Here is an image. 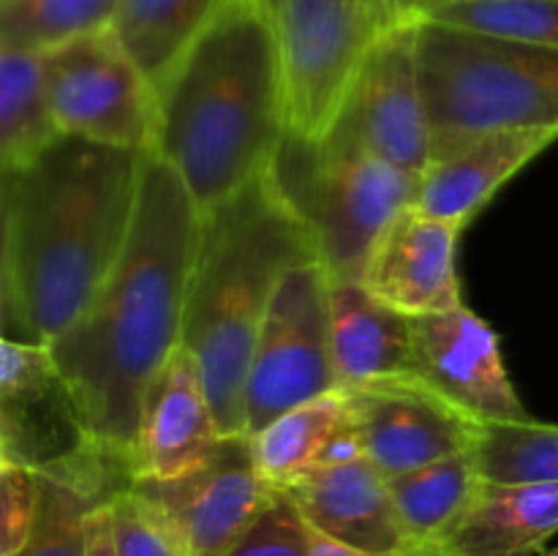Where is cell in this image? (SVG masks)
Instances as JSON below:
<instances>
[{"label":"cell","instance_id":"obj_1","mask_svg":"<svg viewBox=\"0 0 558 556\" xmlns=\"http://www.w3.org/2000/svg\"><path fill=\"white\" fill-rule=\"evenodd\" d=\"M147 153L60 134L0 169L3 338L47 347L85 314L125 249Z\"/></svg>","mask_w":558,"mask_h":556},{"label":"cell","instance_id":"obj_2","mask_svg":"<svg viewBox=\"0 0 558 556\" xmlns=\"http://www.w3.org/2000/svg\"><path fill=\"white\" fill-rule=\"evenodd\" d=\"M199 218L178 172L147 153L118 265L85 314L47 343L93 439L129 463L147 387L183 343Z\"/></svg>","mask_w":558,"mask_h":556},{"label":"cell","instance_id":"obj_3","mask_svg":"<svg viewBox=\"0 0 558 556\" xmlns=\"http://www.w3.org/2000/svg\"><path fill=\"white\" fill-rule=\"evenodd\" d=\"M287 131L270 20L259 0H229L156 90L150 153L207 210L267 174Z\"/></svg>","mask_w":558,"mask_h":556},{"label":"cell","instance_id":"obj_4","mask_svg":"<svg viewBox=\"0 0 558 556\" xmlns=\"http://www.w3.org/2000/svg\"><path fill=\"white\" fill-rule=\"evenodd\" d=\"M305 262H319L316 245L270 174L202 210L183 347L223 436L245 434L243 385L256 336L281 278Z\"/></svg>","mask_w":558,"mask_h":556},{"label":"cell","instance_id":"obj_5","mask_svg":"<svg viewBox=\"0 0 558 556\" xmlns=\"http://www.w3.org/2000/svg\"><path fill=\"white\" fill-rule=\"evenodd\" d=\"M430 164L496 131H558V47L417 20Z\"/></svg>","mask_w":558,"mask_h":556},{"label":"cell","instance_id":"obj_6","mask_svg":"<svg viewBox=\"0 0 558 556\" xmlns=\"http://www.w3.org/2000/svg\"><path fill=\"white\" fill-rule=\"evenodd\" d=\"M267 174L308 229L332 281H363L371 254L417 202L423 180L365 153L327 150L294 131L283 134Z\"/></svg>","mask_w":558,"mask_h":556},{"label":"cell","instance_id":"obj_7","mask_svg":"<svg viewBox=\"0 0 558 556\" xmlns=\"http://www.w3.org/2000/svg\"><path fill=\"white\" fill-rule=\"evenodd\" d=\"M276 36L289 131L319 142L376 38L396 25L385 0H259Z\"/></svg>","mask_w":558,"mask_h":556},{"label":"cell","instance_id":"obj_8","mask_svg":"<svg viewBox=\"0 0 558 556\" xmlns=\"http://www.w3.org/2000/svg\"><path fill=\"white\" fill-rule=\"evenodd\" d=\"M330 283L322 262L292 267L278 283L245 374V436L341 387L332 354Z\"/></svg>","mask_w":558,"mask_h":556},{"label":"cell","instance_id":"obj_9","mask_svg":"<svg viewBox=\"0 0 558 556\" xmlns=\"http://www.w3.org/2000/svg\"><path fill=\"white\" fill-rule=\"evenodd\" d=\"M129 488L180 556H229L283 496L259 474L245 434L223 436L194 472L131 480Z\"/></svg>","mask_w":558,"mask_h":556},{"label":"cell","instance_id":"obj_10","mask_svg":"<svg viewBox=\"0 0 558 556\" xmlns=\"http://www.w3.org/2000/svg\"><path fill=\"white\" fill-rule=\"evenodd\" d=\"M423 178L430 167V123L417 69V20L387 27L360 63L347 98L319 140Z\"/></svg>","mask_w":558,"mask_h":556},{"label":"cell","instance_id":"obj_11","mask_svg":"<svg viewBox=\"0 0 558 556\" xmlns=\"http://www.w3.org/2000/svg\"><path fill=\"white\" fill-rule=\"evenodd\" d=\"M60 134L153 150L156 90L109 31L44 52Z\"/></svg>","mask_w":558,"mask_h":556},{"label":"cell","instance_id":"obj_12","mask_svg":"<svg viewBox=\"0 0 558 556\" xmlns=\"http://www.w3.org/2000/svg\"><path fill=\"white\" fill-rule=\"evenodd\" d=\"M412 374L480 428L532 420L507 376L494 327L466 305L412 316Z\"/></svg>","mask_w":558,"mask_h":556},{"label":"cell","instance_id":"obj_13","mask_svg":"<svg viewBox=\"0 0 558 556\" xmlns=\"http://www.w3.org/2000/svg\"><path fill=\"white\" fill-rule=\"evenodd\" d=\"M93 447L49 347L0 338V463L41 472Z\"/></svg>","mask_w":558,"mask_h":556},{"label":"cell","instance_id":"obj_14","mask_svg":"<svg viewBox=\"0 0 558 556\" xmlns=\"http://www.w3.org/2000/svg\"><path fill=\"white\" fill-rule=\"evenodd\" d=\"M357 414L365 456L385 478L472 452L483 428L441 401L417 376L343 387Z\"/></svg>","mask_w":558,"mask_h":556},{"label":"cell","instance_id":"obj_15","mask_svg":"<svg viewBox=\"0 0 558 556\" xmlns=\"http://www.w3.org/2000/svg\"><path fill=\"white\" fill-rule=\"evenodd\" d=\"M221 442L223 434L196 360L180 343L145 392L131 474L134 480L180 478L199 469Z\"/></svg>","mask_w":558,"mask_h":556},{"label":"cell","instance_id":"obj_16","mask_svg":"<svg viewBox=\"0 0 558 556\" xmlns=\"http://www.w3.org/2000/svg\"><path fill=\"white\" fill-rule=\"evenodd\" d=\"M461 227L407 207L374 249L363 283L407 316L458 309L456 240Z\"/></svg>","mask_w":558,"mask_h":556},{"label":"cell","instance_id":"obj_17","mask_svg":"<svg viewBox=\"0 0 558 556\" xmlns=\"http://www.w3.org/2000/svg\"><path fill=\"white\" fill-rule=\"evenodd\" d=\"M283 494L298 505L311 529L338 543L385 556L412 551L398 521L387 478L368 456L316 469L287 485Z\"/></svg>","mask_w":558,"mask_h":556},{"label":"cell","instance_id":"obj_18","mask_svg":"<svg viewBox=\"0 0 558 556\" xmlns=\"http://www.w3.org/2000/svg\"><path fill=\"white\" fill-rule=\"evenodd\" d=\"M38 512L16 556H87L90 518L134 480L129 458L104 447L36 472Z\"/></svg>","mask_w":558,"mask_h":556},{"label":"cell","instance_id":"obj_19","mask_svg":"<svg viewBox=\"0 0 558 556\" xmlns=\"http://www.w3.org/2000/svg\"><path fill=\"white\" fill-rule=\"evenodd\" d=\"M556 140L558 131L554 129L496 131L480 136L452 156L430 164L420 180L414 207L463 229L512 174L521 172Z\"/></svg>","mask_w":558,"mask_h":556},{"label":"cell","instance_id":"obj_20","mask_svg":"<svg viewBox=\"0 0 558 556\" xmlns=\"http://www.w3.org/2000/svg\"><path fill=\"white\" fill-rule=\"evenodd\" d=\"M248 439L259 474L281 491L316 469L365 456L357 414L343 387L289 409Z\"/></svg>","mask_w":558,"mask_h":556},{"label":"cell","instance_id":"obj_21","mask_svg":"<svg viewBox=\"0 0 558 556\" xmlns=\"http://www.w3.org/2000/svg\"><path fill=\"white\" fill-rule=\"evenodd\" d=\"M330 311L338 385L414 376L412 316L376 298L363 281H332Z\"/></svg>","mask_w":558,"mask_h":556},{"label":"cell","instance_id":"obj_22","mask_svg":"<svg viewBox=\"0 0 558 556\" xmlns=\"http://www.w3.org/2000/svg\"><path fill=\"white\" fill-rule=\"evenodd\" d=\"M554 534H558V480H483L474 505L439 548L452 556H539Z\"/></svg>","mask_w":558,"mask_h":556},{"label":"cell","instance_id":"obj_23","mask_svg":"<svg viewBox=\"0 0 558 556\" xmlns=\"http://www.w3.org/2000/svg\"><path fill=\"white\" fill-rule=\"evenodd\" d=\"M387 485L412 551L439 548L477 499L483 474L472 450L387 478Z\"/></svg>","mask_w":558,"mask_h":556},{"label":"cell","instance_id":"obj_24","mask_svg":"<svg viewBox=\"0 0 558 556\" xmlns=\"http://www.w3.org/2000/svg\"><path fill=\"white\" fill-rule=\"evenodd\" d=\"M229 0H120L112 33L153 90L210 27Z\"/></svg>","mask_w":558,"mask_h":556},{"label":"cell","instance_id":"obj_25","mask_svg":"<svg viewBox=\"0 0 558 556\" xmlns=\"http://www.w3.org/2000/svg\"><path fill=\"white\" fill-rule=\"evenodd\" d=\"M58 136L44 52L0 47V169L33 161Z\"/></svg>","mask_w":558,"mask_h":556},{"label":"cell","instance_id":"obj_26","mask_svg":"<svg viewBox=\"0 0 558 556\" xmlns=\"http://www.w3.org/2000/svg\"><path fill=\"white\" fill-rule=\"evenodd\" d=\"M120 0H0V47L52 52L112 27Z\"/></svg>","mask_w":558,"mask_h":556},{"label":"cell","instance_id":"obj_27","mask_svg":"<svg viewBox=\"0 0 558 556\" xmlns=\"http://www.w3.org/2000/svg\"><path fill=\"white\" fill-rule=\"evenodd\" d=\"M474 458L488 483H556L558 425L537 420L488 425L480 434Z\"/></svg>","mask_w":558,"mask_h":556},{"label":"cell","instance_id":"obj_28","mask_svg":"<svg viewBox=\"0 0 558 556\" xmlns=\"http://www.w3.org/2000/svg\"><path fill=\"white\" fill-rule=\"evenodd\" d=\"M423 20H439L469 31L558 47V0H469L441 3Z\"/></svg>","mask_w":558,"mask_h":556},{"label":"cell","instance_id":"obj_29","mask_svg":"<svg viewBox=\"0 0 558 556\" xmlns=\"http://www.w3.org/2000/svg\"><path fill=\"white\" fill-rule=\"evenodd\" d=\"M36 512V472L16 463H0V556H16L25 548Z\"/></svg>","mask_w":558,"mask_h":556},{"label":"cell","instance_id":"obj_30","mask_svg":"<svg viewBox=\"0 0 558 556\" xmlns=\"http://www.w3.org/2000/svg\"><path fill=\"white\" fill-rule=\"evenodd\" d=\"M229 556H308V523L283 494Z\"/></svg>","mask_w":558,"mask_h":556},{"label":"cell","instance_id":"obj_31","mask_svg":"<svg viewBox=\"0 0 558 556\" xmlns=\"http://www.w3.org/2000/svg\"><path fill=\"white\" fill-rule=\"evenodd\" d=\"M109 518H112V534L118 556H180L172 548L161 529L153 523L145 507L140 505L131 488L120 491L109 501Z\"/></svg>","mask_w":558,"mask_h":556},{"label":"cell","instance_id":"obj_32","mask_svg":"<svg viewBox=\"0 0 558 556\" xmlns=\"http://www.w3.org/2000/svg\"><path fill=\"white\" fill-rule=\"evenodd\" d=\"M87 556H118L112 534V518H109V505L98 507L90 518V543H87Z\"/></svg>","mask_w":558,"mask_h":556},{"label":"cell","instance_id":"obj_33","mask_svg":"<svg viewBox=\"0 0 558 556\" xmlns=\"http://www.w3.org/2000/svg\"><path fill=\"white\" fill-rule=\"evenodd\" d=\"M308 556H385V554H371V551L338 543V540L327 537V534L316 532V529L308 527Z\"/></svg>","mask_w":558,"mask_h":556},{"label":"cell","instance_id":"obj_34","mask_svg":"<svg viewBox=\"0 0 558 556\" xmlns=\"http://www.w3.org/2000/svg\"><path fill=\"white\" fill-rule=\"evenodd\" d=\"M385 5L396 22H414L428 16L439 0H385Z\"/></svg>","mask_w":558,"mask_h":556},{"label":"cell","instance_id":"obj_35","mask_svg":"<svg viewBox=\"0 0 558 556\" xmlns=\"http://www.w3.org/2000/svg\"><path fill=\"white\" fill-rule=\"evenodd\" d=\"M403 556H452V554H447V551L441 548H420V551H409V554Z\"/></svg>","mask_w":558,"mask_h":556},{"label":"cell","instance_id":"obj_36","mask_svg":"<svg viewBox=\"0 0 558 556\" xmlns=\"http://www.w3.org/2000/svg\"><path fill=\"white\" fill-rule=\"evenodd\" d=\"M441 3H469V0H439V5Z\"/></svg>","mask_w":558,"mask_h":556},{"label":"cell","instance_id":"obj_37","mask_svg":"<svg viewBox=\"0 0 558 556\" xmlns=\"http://www.w3.org/2000/svg\"><path fill=\"white\" fill-rule=\"evenodd\" d=\"M539 556H558V551H548V548H545Z\"/></svg>","mask_w":558,"mask_h":556}]
</instances>
